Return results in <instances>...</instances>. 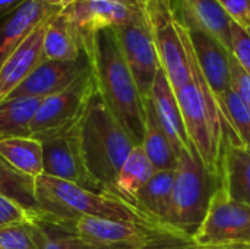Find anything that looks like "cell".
I'll list each match as a JSON object with an SVG mask.
<instances>
[{
  "mask_svg": "<svg viewBox=\"0 0 250 249\" xmlns=\"http://www.w3.org/2000/svg\"><path fill=\"white\" fill-rule=\"evenodd\" d=\"M231 88L239 94L250 110V75L231 54Z\"/></svg>",
  "mask_w": 250,
  "mask_h": 249,
  "instance_id": "obj_32",
  "label": "cell"
},
{
  "mask_svg": "<svg viewBox=\"0 0 250 249\" xmlns=\"http://www.w3.org/2000/svg\"><path fill=\"white\" fill-rule=\"evenodd\" d=\"M42 98L13 97L0 103V141L32 136V122Z\"/></svg>",
  "mask_w": 250,
  "mask_h": 249,
  "instance_id": "obj_21",
  "label": "cell"
},
{
  "mask_svg": "<svg viewBox=\"0 0 250 249\" xmlns=\"http://www.w3.org/2000/svg\"><path fill=\"white\" fill-rule=\"evenodd\" d=\"M28 0H0V21L12 15Z\"/></svg>",
  "mask_w": 250,
  "mask_h": 249,
  "instance_id": "obj_34",
  "label": "cell"
},
{
  "mask_svg": "<svg viewBox=\"0 0 250 249\" xmlns=\"http://www.w3.org/2000/svg\"><path fill=\"white\" fill-rule=\"evenodd\" d=\"M144 18L151 29L160 66L174 91L190 81L186 48L180 37L173 0H139Z\"/></svg>",
  "mask_w": 250,
  "mask_h": 249,
  "instance_id": "obj_7",
  "label": "cell"
},
{
  "mask_svg": "<svg viewBox=\"0 0 250 249\" xmlns=\"http://www.w3.org/2000/svg\"><path fill=\"white\" fill-rule=\"evenodd\" d=\"M125 60L135 78L138 90L145 100L149 97L154 81L160 70V60L151 29L144 18L142 9L132 21L113 28Z\"/></svg>",
  "mask_w": 250,
  "mask_h": 249,
  "instance_id": "obj_9",
  "label": "cell"
},
{
  "mask_svg": "<svg viewBox=\"0 0 250 249\" xmlns=\"http://www.w3.org/2000/svg\"><path fill=\"white\" fill-rule=\"evenodd\" d=\"M231 22L250 29V0H218Z\"/></svg>",
  "mask_w": 250,
  "mask_h": 249,
  "instance_id": "obj_33",
  "label": "cell"
},
{
  "mask_svg": "<svg viewBox=\"0 0 250 249\" xmlns=\"http://www.w3.org/2000/svg\"><path fill=\"white\" fill-rule=\"evenodd\" d=\"M44 214V213H42ZM60 227L85 241L116 249H183L195 245L192 236L167 223H130L97 217H56Z\"/></svg>",
  "mask_w": 250,
  "mask_h": 249,
  "instance_id": "obj_5",
  "label": "cell"
},
{
  "mask_svg": "<svg viewBox=\"0 0 250 249\" xmlns=\"http://www.w3.org/2000/svg\"><path fill=\"white\" fill-rule=\"evenodd\" d=\"M192 239L202 248L250 249V205L230 198L220 185Z\"/></svg>",
  "mask_w": 250,
  "mask_h": 249,
  "instance_id": "obj_8",
  "label": "cell"
},
{
  "mask_svg": "<svg viewBox=\"0 0 250 249\" xmlns=\"http://www.w3.org/2000/svg\"><path fill=\"white\" fill-rule=\"evenodd\" d=\"M57 12L60 10L47 6L42 0H28L0 21V66L40 23Z\"/></svg>",
  "mask_w": 250,
  "mask_h": 249,
  "instance_id": "obj_18",
  "label": "cell"
},
{
  "mask_svg": "<svg viewBox=\"0 0 250 249\" xmlns=\"http://www.w3.org/2000/svg\"><path fill=\"white\" fill-rule=\"evenodd\" d=\"M174 170H155L151 179L139 191L136 205L152 219L167 223L171 210Z\"/></svg>",
  "mask_w": 250,
  "mask_h": 249,
  "instance_id": "obj_23",
  "label": "cell"
},
{
  "mask_svg": "<svg viewBox=\"0 0 250 249\" xmlns=\"http://www.w3.org/2000/svg\"><path fill=\"white\" fill-rule=\"evenodd\" d=\"M227 126L234 132L237 139L250 150V110L239 97V94L230 88L220 101Z\"/></svg>",
  "mask_w": 250,
  "mask_h": 249,
  "instance_id": "obj_28",
  "label": "cell"
},
{
  "mask_svg": "<svg viewBox=\"0 0 250 249\" xmlns=\"http://www.w3.org/2000/svg\"><path fill=\"white\" fill-rule=\"evenodd\" d=\"M47 6H50V7H53V9H56V10H64V9H67V7H70L72 4H75L78 0H42Z\"/></svg>",
  "mask_w": 250,
  "mask_h": 249,
  "instance_id": "obj_35",
  "label": "cell"
},
{
  "mask_svg": "<svg viewBox=\"0 0 250 249\" xmlns=\"http://www.w3.org/2000/svg\"><path fill=\"white\" fill-rule=\"evenodd\" d=\"M35 214L23 208L16 201L0 195V227L6 226H15V225H25L29 223Z\"/></svg>",
  "mask_w": 250,
  "mask_h": 249,
  "instance_id": "obj_30",
  "label": "cell"
},
{
  "mask_svg": "<svg viewBox=\"0 0 250 249\" xmlns=\"http://www.w3.org/2000/svg\"><path fill=\"white\" fill-rule=\"evenodd\" d=\"M180 19V18H179ZM192 44L195 59L218 103L231 88V53L211 34L182 19Z\"/></svg>",
  "mask_w": 250,
  "mask_h": 249,
  "instance_id": "obj_12",
  "label": "cell"
},
{
  "mask_svg": "<svg viewBox=\"0 0 250 249\" xmlns=\"http://www.w3.org/2000/svg\"><path fill=\"white\" fill-rule=\"evenodd\" d=\"M149 100L152 103L155 117L161 125L163 131L166 132V135L168 136L177 157L186 150H193V145L188 136V131L183 122L176 92L161 68L154 81Z\"/></svg>",
  "mask_w": 250,
  "mask_h": 249,
  "instance_id": "obj_15",
  "label": "cell"
},
{
  "mask_svg": "<svg viewBox=\"0 0 250 249\" xmlns=\"http://www.w3.org/2000/svg\"><path fill=\"white\" fill-rule=\"evenodd\" d=\"M94 87L95 82L91 70L66 90L42 98L32 122V136L41 141L76 123L82 117Z\"/></svg>",
  "mask_w": 250,
  "mask_h": 249,
  "instance_id": "obj_11",
  "label": "cell"
},
{
  "mask_svg": "<svg viewBox=\"0 0 250 249\" xmlns=\"http://www.w3.org/2000/svg\"><path fill=\"white\" fill-rule=\"evenodd\" d=\"M145 106V132H144V139H142V147L152 163L155 170H176L179 157L163 131L161 125L158 123L152 103L149 97L144 100Z\"/></svg>",
  "mask_w": 250,
  "mask_h": 249,
  "instance_id": "obj_22",
  "label": "cell"
},
{
  "mask_svg": "<svg viewBox=\"0 0 250 249\" xmlns=\"http://www.w3.org/2000/svg\"><path fill=\"white\" fill-rule=\"evenodd\" d=\"M0 195H4L35 216L41 214V208L35 195V179L28 178L15 170L0 156Z\"/></svg>",
  "mask_w": 250,
  "mask_h": 249,
  "instance_id": "obj_27",
  "label": "cell"
},
{
  "mask_svg": "<svg viewBox=\"0 0 250 249\" xmlns=\"http://www.w3.org/2000/svg\"><path fill=\"white\" fill-rule=\"evenodd\" d=\"M139 10L141 4L129 6L107 0H78L63 12L81 37L101 29L122 26L132 21Z\"/></svg>",
  "mask_w": 250,
  "mask_h": 249,
  "instance_id": "obj_14",
  "label": "cell"
},
{
  "mask_svg": "<svg viewBox=\"0 0 250 249\" xmlns=\"http://www.w3.org/2000/svg\"><path fill=\"white\" fill-rule=\"evenodd\" d=\"M0 156L28 178L37 179L44 175L42 142L34 136L0 141Z\"/></svg>",
  "mask_w": 250,
  "mask_h": 249,
  "instance_id": "obj_24",
  "label": "cell"
},
{
  "mask_svg": "<svg viewBox=\"0 0 250 249\" xmlns=\"http://www.w3.org/2000/svg\"><path fill=\"white\" fill-rule=\"evenodd\" d=\"M41 142L44 175L103 192L92 181L85 166L81 145V119L69 128L41 139Z\"/></svg>",
  "mask_w": 250,
  "mask_h": 249,
  "instance_id": "obj_10",
  "label": "cell"
},
{
  "mask_svg": "<svg viewBox=\"0 0 250 249\" xmlns=\"http://www.w3.org/2000/svg\"><path fill=\"white\" fill-rule=\"evenodd\" d=\"M81 145L86 170L103 192L116 194V181L126 157L138 145L92 88L82 117Z\"/></svg>",
  "mask_w": 250,
  "mask_h": 249,
  "instance_id": "obj_3",
  "label": "cell"
},
{
  "mask_svg": "<svg viewBox=\"0 0 250 249\" xmlns=\"http://www.w3.org/2000/svg\"><path fill=\"white\" fill-rule=\"evenodd\" d=\"M35 195L41 213L56 217H97L130 223H158L142 208L119 195L91 191L47 175L35 179Z\"/></svg>",
  "mask_w": 250,
  "mask_h": 249,
  "instance_id": "obj_4",
  "label": "cell"
},
{
  "mask_svg": "<svg viewBox=\"0 0 250 249\" xmlns=\"http://www.w3.org/2000/svg\"><path fill=\"white\" fill-rule=\"evenodd\" d=\"M107 1L123 3V4H129V6H139V0H107Z\"/></svg>",
  "mask_w": 250,
  "mask_h": 249,
  "instance_id": "obj_36",
  "label": "cell"
},
{
  "mask_svg": "<svg viewBox=\"0 0 250 249\" xmlns=\"http://www.w3.org/2000/svg\"><path fill=\"white\" fill-rule=\"evenodd\" d=\"M221 186L234 201L250 205V150L231 129L224 132L221 148Z\"/></svg>",
  "mask_w": 250,
  "mask_h": 249,
  "instance_id": "obj_17",
  "label": "cell"
},
{
  "mask_svg": "<svg viewBox=\"0 0 250 249\" xmlns=\"http://www.w3.org/2000/svg\"><path fill=\"white\" fill-rule=\"evenodd\" d=\"M31 236L38 249H116L103 247L60 227L42 213L28 223Z\"/></svg>",
  "mask_w": 250,
  "mask_h": 249,
  "instance_id": "obj_26",
  "label": "cell"
},
{
  "mask_svg": "<svg viewBox=\"0 0 250 249\" xmlns=\"http://www.w3.org/2000/svg\"><path fill=\"white\" fill-rule=\"evenodd\" d=\"M86 53L97 91L116 119L139 145L145 132V106L125 60L113 28L79 37Z\"/></svg>",
  "mask_w": 250,
  "mask_h": 249,
  "instance_id": "obj_1",
  "label": "cell"
},
{
  "mask_svg": "<svg viewBox=\"0 0 250 249\" xmlns=\"http://www.w3.org/2000/svg\"><path fill=\"white\" fill-rule=\"evenodd\" d=\"M220 181L204 166L193 150L179 156L174 170L173 200L168 225L193 236L207 214Z\"/></svg>",
  "mask_w": 250,
  "mask_h": 249,
  "instance_id": "obj_6",
  "label": "cell"
},
{
  "mask_svg": "<svg viewBox=\"0 0 250 249\" xmlns=\"http://www.w3.org/2000/svg\"><path fill=\"white\" fill-rule=\"evenodd\" d=\"M42 51L45 60L72 62L82 56L83 48L79 35L63 10L47 21Z\"/></svg>",
  "mask_w": 250,
  "mask_h": 249,
  "instance_id": "obj_20",
  "label": "cell"
},
{
  "mask_svg": "<svg viewBox=\"0 0 250 249\" xmlns=\"http://www.w3.org/2000/svg\"><path fill=\"white\" fill-rule=\"evenodd\" d=\"M177 16L217 38L231 53V19L218 0H173Z\"/></svg>",
  "mask_w": 250,
  "mask_h": 249,
  "instance_id": "obj_19",
  "label": "cell"
},
{
  "mask_svg": "<svg viewBox=\"0 0 250 249\" xmlns=\"http://www.w3.org/2000/svg\"><path fill=\"white\" fill-rule=\"evenodd\" d=\"M155 169L149 161L144 147L135 145L126 157L116 181V194L136 205V197L151 179Z\"/></svg>",
  "mask_w": 250,
  "mask_h": 249,
  "instance_id": "obj_25",
  "label": "cell"
},
{
  "mask_svg": "<svg viewBox=\"0 0 250 249\" xmlns=\"http://www.w3.org/2000/svg\"><path fill=\"white\" fill-rule=\"evenodd\" d=\"M91 72V63L83 51L82 56L72 62L42 60L31 75L10 94L13 97L45 98L70 87L81 76Z\"/></svg>",
  "mask_w": 250,
  "mask_h": 249,
  "instance_id": "obj_13",
  "label": "cell"
},
{
  "mask_svg": "<svg viewBox=\"0 0 250 249\" xmlns=\"http://www.w3.org/2000/svg\"><path fill=\"white\" fill-rule=\"evenodd\" d=\"M231 54L250 75V29L231 22Z\"/></svg>",
  "mask_w": 250,
  "mask_h": 249,
  "instance_id": "obj_31",
  "label": "cell"
},
{
  "mask_svg": "<svg viewBox=\"0 0 250 249\" xmlns=\"http://www.w3.org/2000/svg\"><path fill=\"white\" fill-rule=\"evenodd\" d=\"M179 29L188 54L190 81L174 92L195 153L221 183V148L226 132V119L218 100L211 91L195 59L190 40L180 19Z\"/></svg>",
  "mask_w": 250,
  "mask_h": 249,
  "instance_id": "obj_2",
  "label": "cell"
},
{
  "mask_svg": "<svg viewBox=\"0 0 250 249\" xmlns=\"http://www.w3.org/2000/svg\"><path fill=\"white\" fill-rule=\"evenodd\" d=\"M48 19L40 23L0 66V103L7 100L10 94L44 60L42 41Z\"/></svg>",
  "mask_w": 250,
  "mask_h": 249,
  "instance_id": "obj_16",
  "label": "cell"
},
{
  "mask_svg": "<svg viewBox=\"0 0 250 249\" xmlns=\"http://www.w3.org/2000/svg\"><path fill=\"white\" fill-rule=\"evenodd\" d=\"M183 249H239V248H202V247L192 245V247H188V248H183Z\"/></svg>",
  "mask_w": 250,
  "mask_h": 249,
  "instance_id": "obj_37",
  "label": "cell"
},
{
  "mask_svg": "<svg viewBox=\"0 0 250 249\" xmlns=\"http://www.w3.org/2000/svg\"><path fill=\"white\" fill-rule=\"evenodd\" d=\"M0 249H38L28 227L25 225H15L0 227Z\"/></svg>",
  "mask_w": 250,
  "mask_h": 249,
  "instance_id": "obj_29",
  "label": "cell"
}]
</instances>
